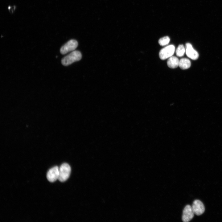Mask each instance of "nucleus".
Instances as JSON below:
<instances>
[{
    "label": "nucleus",
    "instance_id": "1",
    "mask_svg": "<svg viewBox=\"0 0 222 222\" xmlns=\"http://www.w3.org/2000/svg\"><path fill=\"white\" fill-rule=\"evenodd\" d=\"M81 58L82 55L80 51H74L62 59L61 63L64 66H67L80 60Z\"/></svg>",
    "mask_w": 222,
    "mask_h": 222
},
{
    "label": "nucleus",
    "instance_id": "2",
    "mask_svg": "<svg viewBox=\"0 0 222 222\" xmlns=\"http://www.w3.org/2000/svg\"><path fill=\"white\" fill-rule=\"evenodd\" d=\"M71 172V168L69 164L63 163L59 168L58 180L60 182L66 181L69 178Z\"/></svg>",
    "mask_w": 222,
    "mask_h": 222
},
{
    "label": "nucleus",
    "instance_id": "3",
    "mask_svg": "<svg viewBox=\"0 0 222 222\" xmlns=\"http://www.w3.org/2000/svg\"><path fill=\"white\" fill-rule=\"evenodd\" d=\"M78 45L77 41L75 39H71L64 45L60 48V53L65 54L69 52L73 51Z\"/></svg>",
    "mask_w": 222,
    "mask_h": 222
},
{
    "label": "nucleus",
    "instance_id": "4",
    "mask_svg": "<svg viewBox=\"0 0 222 222\" xmlns=\"http://www.w3.org/2000/svg\"><path fill=\"white\" fill-rule=\"evenodd\" d=\"M175 50V47L170 45L162 48L159 52V57L162 60H164L172 56Z\"/></svg>",
    "mask_w": 222,
    "mask_h": 222
},
{
    "label": "nucleus",
    "instance_id": "5",
    "mask_svg": "<svg viewBox=\"0 0 222 222\" xmlns=\"http://www.w3.org/2000/svg\"><path fill=\"white\" fill-rule=\"evenodd\" d=\"M194 214L191 206L189 205H187L183 211L182 221L184 222L190 221L193 218Z\"/></svg>",
    "mask_w": 222,
    "mask_h": 222
},
{
    "label": "nucleus",
    "instance_id": "6",
    "mask_svg": "<svg viewBox=\"0 0 222 222\" xmlns=\"http://www.w3.org/2000/svg\"><path fill=\"white\" fill-rule=\"evenodd\" d=\"M191 207L194 214L196 215H200L204 212V206L203 203L199 200H194Z\"/></svg>",
    "mask_w": 222,
    "mask_h": 222
},
{
    "label": "nucleus",
    "instance_id": "7",
    "mask_svg": "<svg viewBox=\"0 0 222 222\" xmlns=\"http://www.w3.org/2000/svg\"><path fill=\"white\" fill-rule=\"evenodd\" d=\"M59 177V168L55 166L50 169L47 172V177L51 182H53L58 179Z\"/></svg>",
    "mask_w": 222,
    "mask_h": 222
},
{
    "label": "nucleus",
    "instance_id": "8",
    "mask_svg": "<svg viewBox=\"0 0 222 222\" xmlns=\"http://www.w3.org/2000/svg\"><path fill=\"white\" fill-rule=\"evenodd\" d=\"M185 52L187 56L193 60H197L199 57V54L192 47L191 44L187 43L185 44Z\"/></svg>",
    "mask_w": 222,
    "mask_h": 222
},
{
    "label": "nucleus",
    "instance_id": "9",
    "mask_svg": "<svg viewBox=\"0 0 222 222\" xmlns=\"http://www.w3.org/2000/svg\"><path fill=\"white\" fill-rule=\"evenodd\" d=\"M167 63L170 68H175L179 66V60L177 57L172 56L169 58Z\"/></svg>",
    "mask_w": 222,
    "mask_h": 222
},
{
    "label": "nucleus",
    "instance_id": "10",
    "mask_svg": "<svg viewBox=\"0 0 222 222\" xmlns=\"http://www.w3.org/2000/svg\"><path fill=\"white\" fill-rule=\"evenodd\" d=\"M191 65V61L187 58H183L179 61V66L181 69H187L190 67Z\"/></svg>",
    "mask_w": 222,
    "mask_h": 222
},
{
    "label": "nucleus",
    "instance_id": "11",
    "mask_svg": "<svg viewBox=\"0 0 222 222\" xmlns=\"http://www.w3.org/2000/svg\"><path fill=\"white\" fill-rule=\"evenodd\" d=\"M185 51V47L183 45L181 44L179 45L177 48L175 53L177 56L182 57L184 55Z\"/></svg>",
    "mask_w": 222,
    "mask_h": 222
},
{
    "label": "nucleus",
    "instance_id": "12",
    "mask_svg": "<svg viewBox=\"0 0 222 222\" xmlns=\"http://www.w3.org/2000/svg\"><path fill=\"white\" fill-rule=\"evenodd\" d=\"M170 41V39L168 36L162 37L158 40V43L161 46H164L168 44Z\"/></svg>",
    "mask_w": 222,
    "mask_h": 222
}]
</instances>
